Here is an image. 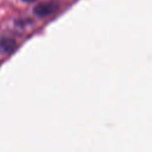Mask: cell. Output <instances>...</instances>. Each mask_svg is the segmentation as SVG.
<instances>
[{"label": "cell", "instance_id": "6da1fadb", "mask_svg": "<svg viewBox=\"0 0 152 152\" xmlns=\"http://www.w3.org/2000/svg\"><path fill=\"white\" fill-rule=\"evenodd\" d=\"M55 10H56V7L53 5H51V4H42V5H39V6H37L34 8V12L37 14H39V15H49Z\"/></svg>", "mask_w": 152, "mask_h": 152}, {"label": "cell", "instance_id": "7a4b0ae2", "mask_svg": "<svg viewBox=\"0 0 152 152\" xmlns=\"http://www.w3.org/2000/svg\"><path fill=\"white\" fill-rule=\"evenodd\" d=\"M25 1H28V2H31V1H34V0H25Z\"/></svg>", "mask_w": 152, "mask_h": 152}]
</instances>
